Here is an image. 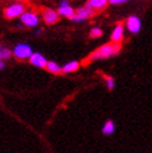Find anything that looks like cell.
Returning a JSON list of instances; mask_svg holds the SVG:
<instances>
[{
	"instance_id": "cell-1",
	"label": "cell",
	"mask_w": 152,
	"mask_h": 153,
	"mask_svg": "<svg viewBox=\"0 0 152 153\" xmlns=\"http://www.w3.org/2000/svg\"><path fill=\"white\" fill-rule=\"evenodd\" d=\"M121 46L120 44H105L102 45L101 48H98L96 51H94L91 55L86 59V61L83 64H87L90 62V61H94V60H100V59H106V57H110L112 55H115V53H117L120 51Z\"/></svg>"
},
{
	"instance_id": "cell-2",
	"label": "cell",
	"mask_w": 152,
	"mask_h": 153,
	"mask_svg": "<svg viewBox=\"0 0 152 153\" xmlns=\"http://www.w3.org/2000/svg\"><path fill=\"white\" fill-rule=\"evenodd\" d=\"M14 55L16 59H30L33 56V50L26 44H19L14 49Z\"/></svg>"
},
{
	"instance_id": "cell-3",
	"label": "cell",
	"mask_w": 152,
	"mask_h": 153,
	"mask_svg": "<svg viewBox=\"0 0 152 153\" xmlns=\"http://www.w3.org/2000/svg\"><path fill=\"white\" fill-rule=\"evenodd\" d=\"M95 13V10H92L90 6L85 5L83 7H80V9L76 10V14H75V16L72 18L74 21H81V20H85L90 16H92Z\"/></svg>"
},
{
	"instance_id": "cell-4",
	"label": "cell",
	"mask_w": 152,
	"mask_h": 153,
	"mask_svg": "<svg viewBox=\"0 0 152 153\" xmlns=\"http://www.w3.org/2000/svg\"><path fill=\"white\" fill-rule=\"evenodd\" d=\"M24 14V6L21 4H14L5 9V16L7 19H14Z\"/></svg>"
},
{
	"instance_id": "cell-5",
	"label": "cell",
	"mask_w": 152,
	"mask_h": 153,
	"mask_svg": "<svg viewBox=\"0 0 152 153\" xmlns=\"http://www.w3.org/2000/svg\"><path fill=\"white\" fill-rule=\"evenodd\" d=\"M21 21L22 24L29 26V27H33V26H36L37 22H39V18L35 13H24L21 15Z\"/></svg>"
},
{
	"instance_id": "cell-6",
	"label": "cell",
	"mask_w": 152,
	"mask_h": 153,
	"mask_svg": "<svg viewBox=\"0 0 152 153\" xmlns=\"http://www.w3.org/2000/svg\"><path fill=\"white\" fill-rule=\"evenodd\" d=\"M42 18L48 25H51V24H55V22L59 21V14L51 9H44L42 10Z\"/></svg>"
},
{
	"instance_id": "cell-7",
	"label": "cell",
	"mask_w": 152,
	"mask_h": 153,
	"mask_svg": "<svg viewBox=\"0 0 152 153\" xmlns=\"http://www.w3.org/2000/svg\"><path fill=\"white\" fill-rule=\"evenodd\" d=\"M127 29L130 30L131 33L137 34L141 29V21L137 16H130L127 20Z\"/></svg>"
},
{
	"instance_id": "cell-8",
	"label": "cell",
	"mask_w": 152,
	"mask_h": 153,
	"mask_svg": "<svg viewBox=\"0 0 152 153\" xmlns=\"http://www.w3.org/2000/svg\"><path fill=\"white\" fill-rule=\"evenodd\" d=\"M122 39H124V26H122V24H117L115 30L112 31L111 40L113 44H120Z\"/></svg>"
},
{
	"instance_id": "cell-9",
	"label": "cell",
	"mask_w": 152,
	"mask_h": 153,
	"mask_svg": "<svg viewBox=\"0 0 152 153\" xmlns=\"http://www.w3.org/2000/svg\"><path fill=\"white\" fill-rule=\"evenodd\" d=\"M30 62L37 67H46L48 65V60L45 59L40 53H33V56L30 57Z\"/></svg>"
},
{
	"instance_id": "cell-10",
	"label": "cell",
	"mask_w": 152,
	"mask_h": 153,
	"mask_svg": "<svg viewBox=\"0 0 152 153\" xmlns=\"http://www.w3.org/2000/svg\"><path fill=\"white\" fill-rule=\"evenodd\" d=\"M109 0H89L87 1V6H90L92 10H101L107 5Z\"/></svg>"
},
{
	"instance_id": "cell-11",
	"label": "cell",
	"mask_w": 152,
	"mask_h": 153,
	"mask_svg": "<svg viewBox=\"0 0 152 153\" xmlns=\"http://www.w3.org/2000/svg\"><path fill=\"white\" fill-rule=\"evenodd\" d=\"M115 129H116V127H115V123H113V121H111V120H107L105 122V125L102 126V134L104 136H111V134H113V132H115Z\"/></svg>"
},
{
	"instance_id": "cell-12",
	"label": "cell",
	"mask_w": 152,
	"mask_h": 153,
	"mask_svg": "<svg viewBox=\"0 0 152 153\" xmlns=\"http://www.w3.org/2000/svg\"><path fill=\"white\" fill-rule=\"evenodd\" d=\"M59 14L60 15H63V16H66V18H70L72 19L75 16V14L76 11L72 9V7L69 5V6H60V9H59Z\"/></svg>"
},
{
	"instance_id": "cell-13",
	"label": "cell",
	"mask_w": 152,
	"mask_h": 153,
	"mask_svg": "<svg viewBox=\"0 0 152 153\" xmlns=\"http://www.w3.org/2000/svg\"><path fill=\"white\" fill-rule=\"evenodd\" d=\"M80 64L77 62V61H71V62L66 64L64 67H63V72H74L79 68Z\"/></svg>"
},
{
	"instance_id": "cell-14",
	"label": "cell",
	"mask_w": 152,
	"mask_h": 153,
	"mask_svg": "<svg viewBox=\"0 0 152 153\" xmlns=\"http://www.w3.org/2000/svg\"><path fill=\"white\" fill-rule=\"evenodd\" d=\"M46 70L52 72V74H60L63 71V68H60V66L56 62H54V61H50V62H48V65H46Z\"/></svg>"
},
{
	"instance_id": "cell-15",
	"label": "cell",
	"mask_w": 152,
	"mask_h": 153,
	"mask_svg": "<svg viewBox=\"0 0 152 153\" xmlns=\"http://www.w3.org/2000/svg\"><path fill=\"white\" fill-rule=\"evenodd\" d=\"M10 55H11L10 50H7V49H1V50H0V59L6 60V59L10 57Z\"/></svg>"
},
{
	"instance_id": "cell-16",
	"label": "cell",
	"mask_w": 152,
	"mask_h": 153,
	"mask_svg": "<svg viewBox=\"0 0 152 153\" xmlns=\"http://www.w3.org/2000/svg\"><path fill=\"white\" fill-rule=\"evenodd\" d=\"M101 35H102V31H101V29H98V27H94L90 34L91 37H100Z\"/></svg>"
},
{
	"instance_id": "cell-17",
	"label": "cell",
	"mask_w": 152,
	"mask_h": 153,
	"mask_svg": "<svg viewBox=\"0 0 152 153\" xmlns=\"http://www.w3.org/2000/svg\"><path fill=\"white\" fill-rule=\"evenodd\" d=\"M106 85H107V88L109 90H112L113 87H115V80H113L112 77H106Z\"/></svg>"
},
{
	"instance_id": "cell-18",
	"label": "cell",
	"mask_w": 152,
	"mask_h": 153,
	"mask_svg": "<svg viewBox=\"0 0 152 153\" xmlns=\"http://www.w3.org/2000/svg\"><path fill=\"white\" fill-rule=\"evenodd\" d=\"M111 4H121V3H125L127 0H109Z\"/></svg>"
},
{
	"instance_id": "cell-19",
	"label": "cell",
	"mask_w": 152,
	"mask_h": 153,
	"mask_svg": "<svg viewBox=\"0 0 152 153\" xmlns=\"http://www.w3.org/2000/svg\"><path fill=\"white\" fill-rule=\"evenodd\" d=\"M61 6H69V3H67L66 0H64V1L61 3Z\"/></svg>"
},
{
	"instance_id": "cell-20",
	"label": "cell",
	"mask_w": 152,
	"mask_h": 153,
	"mask_svg": "<svg viewBox=\"0 0 152 153\" xmlns=\"http://www.w3.org/2000/svg\"><path fill=\"white\" fill-rule=\"evenodd\" d=\"M4 62H3V61H0V70H1V68H4Z\"/></svg>"
}]
</instances>
